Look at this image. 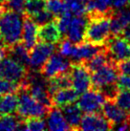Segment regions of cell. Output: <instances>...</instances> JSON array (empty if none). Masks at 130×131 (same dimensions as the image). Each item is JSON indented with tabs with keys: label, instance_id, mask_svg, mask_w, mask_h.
Instances as JSON below:
<instances>
[{
	"label": "cell",
	"instance_id": "obj_1",
	"mask_svg": "<svg viewBox=\"0 0 130 131\" xmlns=\"http://www.w3.org/2000/svg\"><path fill=\"white\" fill-rule=\"evenodd\" d=\"M5 5L0 8V37L7 47L21 41L23 17Z\"/></svg>",
	"mask_w": 130,
	"mask_h": 131
},
{
	"label": "cell",
	"instance_id": "obj_2",
	"mask_svg": "<svg viewBox=\"0 0 130 131\" xmlns=\"http://www.w3.org/2000/svg\"><path fill=\"white\" fill-rule=\"evenodd\" d=\"M84 41L89 43L104 46L106 41L111 36L110 32V18L111 16H93L88 17Z\"/></svg>",
	"mask_w": 130,
	"mask_h": 131
},
{
	"label": "cell",
	"instance_id": "obj_3",
	"mask_svg": "<svg viewBox=\"0 0 130 131\" xmlns=\"http://www.w3.org/2000/svg\"><path fill=\"white\" fill-rule=\"evenodd\" d=\"M18 95V107L17 115L21 118H30V117H39L43 118L47 115L51 108L37 102L36 99L30 94L28 90L23 89L20 86Z\"/></svg>",
	"mask_w": 130,
	"mask_h": 131
},
{
	"label": "cell",
	"instance_id": "obj_4",
	"mask_svg": "<svg viewBox=\"0 0 130 131\" xmlns=\"http://www.w3.org/2000/svg\"><path fill=\"white\" fill-rule=\"evenodd\" d=\"M69 74L72 80V87L79 94H82L92 87L91 73L82 61H74L69 68Z\"/></svg>",
	"mask_w": 130,
	"mask_h": 131
},
{
	"label": "cell",
	"instance_id": "obj_5",
	"mask_svg": "<svg viewBox=\"0 0 130 131\" xmlns=\"http://www.w3.org/2000/svg\"><path fill=\"white\" fill-rule=\"evenodd\" d=\"M104 46L113 63L118 64L130 58V45L122 36L111 35Z\"/></svg>",
	"mask_w": 130,
	"mask_h": 131
},
{
	"label": "cell",
	"instance_id": "obj_6",
	"mask_svg": "<svg viewBox=\"0 0 130 131\" xmlns=\"http://www.w3.org/2000/svg\"><path fill=\"white\" fill-rule=\"evenodd\" d=\"M28 69L8 57L0 60V79L15 82H22L26 79Z\"/></svg>",
	"mask_w": 130,
	"mask_h": 131
},
{
	"label": "cell",
	"instance_id": "obj_7",
	"mask_svg": "<svg viewBox=\"0 0 130 131\" xmlns=\"http://www.w3.org/2000/svg\"><path fill=\"white\" fill-rule=\"evenodd\" d=\"M56 51V46L53 43L38 41L30 51L29 68L32 71H38L47 61V59Z\"/></svg>",
	"mask_w": 130,
	"mask_h": 131
},
{
	"label": "cell",
	"instance_id": "obj_8",
	"mask_svg": "<svg viewBox=\"0 0 130 131\" xmlns=\"http://www.w3.org/2000/svg\"><path fill=\"white\" fill-rule=\"evenodd\" d=\"M120 71L118 69V65L116 63H109L103 66L102 68L91 74V81L92 88L101 89L103 86L109 84L117 83V80L119 78Z\"/></svg>",
	"mask_w": 130,
	"mask_h": 131
},
{
	"label": "cell",
	"instance_id": "obj_9",
	"mask_svg": "<svg viewBox=\"0 0 130 131\" xmlns=\"http://www.w3.org/2000/svg\"><path fill=\"white\" fill-rule=\"evenodd\" d=\"M104 96L98 89L91 87L89 90L82 93L81 97L79 100L78 104L82 112L95 113L101 112L102 106L105 102Z\"/></svg>",
	"mask_w": 130,
	"mask_h": 131
},
{
	"label": "cell",
	"instance_id": "obj_10",
	"mask_svg": "<svg viewBox=\"0 0 130 131\" xmlns=\"http://www.w3.org/2000/svg\"><path fill=\"white\" fill-rule=\"evenodd\" d=\"M71 62L61 54H53L41 67L39 72L46 79H50L63 72H67L70 68Z\"/></svg>",
	"mask_w": 130,
	"mask_h": 131
},
{
	"label": "cell",
	"instance_id": "obj_11",
	"mask_svg": "<svg viewBox=\"0 0 130 131\" xmlns=\"http://www.w3.org/2000/svg\"><path fill=\"white\" fill-rule=\"evenodd\" d=\"M111 129H113V125L101 112L86 113L80 121V130L106 131Z\"/></svg>",
	"mask_w": 130,
	"mask_h": 131
},
{
	"label": "cell",
	"instance_id": "obj_12",
	"mask_svg": "<svg viewBox=\"0 0 130 131\" xmlns=\"http://www.w3.org/2000/svg\"><path fill=\"white\" fill-rule=\"evenodd\" d=\"M102 114L113 126L130 120V112L122 109L114 101H105L102 106Z\"/></svg>",
	"mask_w": 130,
	"mask_h": 131
},
{
	"label": "cell",
	"instance_id": "obj_13",
	"mask_svg": "<svg viewBox=\"0 0 130 131\" xmlns=\"http://www.w3.org/2000/svg\"><path fill=\"white\" fill-rule=\"evenodd\" d=\"M88 21H89L88 16H85L83 15H77L76 17H73L68 32L66 34L67 38H69L74 44L83 42Z\"/></svg>",
	"mask_w": 130,
	"mask_h": 131
},
{
	"label": "cell",
	"instance_id": "obj_14",
	"mask_svg": "<svg viewBox=\"0 0 130 131\" xmlns=\"http://www.w3.org/2000/svg\"><path fill=\"white\" fill-rule=\"evenodd\" d=\"M37 38H38V41H43V42L53 44L59 43L61 41L62 34L58 29L56 19L38 27Z\"/></svg>",
	"mask_w": 130,
	"mask_h": 131
},
{
	"label": "cell",
	"instance_id": "obj_15",
	"mask_svg": "<svg viewBox=\"0 0 130 131\" xmlns=\"http://www.w3.org/2000/svg\"><path fill=\"white\" fill-rule=\"evenodd\" d=\"M130 24V9L123 8L114 11L110 18V32L112 36H121L123 29Z\"/></svg>",
	"mask_w": 130,
	"mask_h": 131
},
{
	"label": "cell",
	"instance_id": "obj_16",
	"mask_svg": "<svg viewBox=\"0 0 130 131\" xmlns=\"http://www.w3.org/2000/svg\"><path fill=\"white\" fill-rule=\"evenodd\" d=\"M37 30H38V27L36 22L30 16L23 14V31H22L21 41L29 51L32 50L38 41Z\"/></svg>",
	"mask_w": 130,
	"mask_h": 131
},
{
	"label": "cell",
	"instance_id": "obj_17",
	"mask_svg": "<svg viewBox=\"0 0 130 131\" xmlns=\"http://www.w3.org/2000/svg\"><path fill=\"white\" fill-rule=\"evenodd\" d=\"M103 48L104 46L95 45V44L83 41L81 43L75 44L71 58L75 61H83V60H86L88 58H92L93 56L101 51Z\"/></svg>",
	"mask_w": 130,
	"mask_h": 131
},
{
	"label": "cell",
	"instance_id": "obj_18",
	"mask_svg": "<svg viewBox=\"0 0 130 131\" xmlns=\"http://www.w3.org/2000/svg\"><path fill=\"white\" fill-rule=\"evenodd\" d=\"M47 119H46V124L47 128L52 131H64V130H71L69 124L65 120L63 113L61 109L53 106L49 112L47 113Z\"/></svg>",
	"mask_w": 130,
	"mask_h": 131
},
{
	"label": "cell",
	"instance_id": "obj_19",
	"mask_svg": "<svg viewBox=\"0 0 130 131\" xmlns=\"http://www.w3.org/2000/svg\"><path fill=\"white\" fill-rule=\"evenodd\" d=\"M110 0H87L86 12L88 17L93 16H111L114 13Z\"/></svg>",
	"mask_w": 130,
	"mask_h": 131
},
{
	"label": "cell",
	"instance_id": "obj_20",
	"mask_svg": "<svg viewBox=\"0 0 130 131\" xmlns=\"http://www.w3.org/2000/svg\"><path fill=\"white\" fill-rule=\"evenodd\" d=\"M79 93L72 87L59 89L52 96L53 105L58 108H62L66 105L76 102L79 99Z\"/></svg>",
	"mask_w": 130,
	"mask_h": 131
},
{
	"label": "cell",
	"instance_id": "obj_21",
	"mask_svg": "<svg viewBox=\"0 0 130 131\" xmlns=\"http://www.w3.org/2000/svg\"><path fill=\"white\" fill-rule=\"evenodd\" d=\"M7 56L15 59L26 68H29L30 64V51L26 48L22 41L7 47Z\"/></svg>",
	"mask_w": 130,
	"mask_h": 131
},
{
	"label": "cell",
	"instance_id": "obj_22",
	"mask_svg": "<svg viewBox=\"0 0 130 131\" xmlns=\"http://www.w3.org/2000/svg\"><path fill=\"white\" fill-rule=\"evenodd\" d=\"M63 113L65 120L70 126L71 130H80V121L82 118V111L80 108L79 104H75V102L72 104L66 105L60 108Z\"/></svg>",
	"mask_w": 130,
	"mask_h": 131
},
{
	"label": "cell",
	"instance_id": "obj_23",
	"mask_svg": "<svg viewBox=\"0 0 130 131\" xmlns=\"http://www.w3.org/2000/svg\"><path fill=\"white\" fill-rule=\"evenodd\" d=\"M82 63L86 66V68L92 74L98 71L99 69L102 68L103 66L107 65L109 63H112V61L109 58L107 51H106V48L104 46V48L101 51H100L98 54L93 56L92 58H88L86 60H83Z\"/></svg>",
	"mask_w": 130,
	"mask_h": 131
},
{
	"label": "cell",
	"instance_id": "obj_24",
	"mask_svg": "<svg viewBox=\"0 0 130 131\" xmlns=\"http://www.w3.org/2000/svg\"><path fill=\"white\" fill-rule=\"evenodd\" d=\"M67 87H72V80L69 74V70L67 72H63L48 79V91L51 96H53L59 89Z\"/></svg>",
	"mask_w": 130,
	"mask_h": 131
},
{
	"label": "cell",
	"instance_id": "obj_25",
	"mask_svg": "<svg viewBox=\"0 0 130 131\" xmlns=\"http://www.w3.org/2000/svg\"><path fill=\"white\" fill-rule=\"evenodd\" d=\"M18 107V95L17 93L4 95L3 98L0 99V114L7 115L13 114L17 111Z\"/></svg>",
	"mask_w": 130,
	"mask_h": 131
},
{
	"label": "cell",
	"instance_id": "obj_26",
	"mask_svg": "<svg viewBox=\"0 0 130 131\" xmlns=\"http://www.w3.org/2000/svg\"><path fill=\"white\" fill-rule=\"evenodd\" d=\"M22 118L20 116H14L12 114H0V130H17V127Z\"/></svg>",
	"mask_w": 130,
	"mask_h": 131
},
{
	"label": "cell",
	"instance_id": "obj_27",
	"mask_svg": "<svg viewBox=\"0 0 130 131\" xmlns=\"http://www.w3.org/2000/svg\"><path fill=\"white\" fill-rule=\"evenodd\" d=\"M44 9H46V2L44 0H26L23 14L28 16H32Z\"/></svg>",
	"mask_w": 130,
	"mask_h": 131
},
{
	"label": "cell",
	"instance_id": "obj_28",
	"mask_svg": "<svg viewBox=\"0 0 130 131\" xmlns=\"http://www.w3.org/2000/svg\"><path fill=\"white\" fill-rule=\"evenodd\" d=\"M46 9L56 18L67 12V7L64 0H47Z\"/></svg>",
	"mask_w": 130,
	"mask_h": 131
},
{
	"label": "cell",
	"instance_id": "obj_29",
	"mask_svg": "<svg viewBox=\"0 0 130 131\" xmlns=\"http://www.w3.org/2000/svg\"><path fill=\"white\" fill-rule=\"evenodd\" d=\"M67 11L75 15H82L86 13V2L82 0H64Z\"/></svg>",
	"mask_w": 130,
	"mask_h": 131
},
{
	"label": "cell",
	"instance_id": "obj_30",
	"mask_svg": "<svg viewBox=\"0 0 130 131\" xmlns=\"http://www.w3.org/2000/svg\"><path fill=\"white\" fill-rule=\"evenodd\" d=\"M26 130L31 131H42L47 128L46 122L39 117H30L26 118L25 120Z\"/></svg>",
	"mask_w": 130,
	"mask_h": 131
},
{
	"label": "cell",
	"instance_id": "obj_31",
	"mask_svg": "<svg viewBox=\"0 0 130 131\" xmlns=\"http://www.w3.org/2000/svg\"><path fill=\"white\" fill-rule=\"evenodd\" d=\"M20 82L0 79V95H7L11 93H17L20 89Z\"/></svg>",
	"mask_w": 130,
	"mask_h": 131
},
{
	"label": "cell",
	"instance_id": "obj_32",
	"mask_svg": "<svg viewBox=\"0 0 130 131\" xmlns=\"http://www.w3.org/2000/svg\"><path fill=\"white\" fill-rule=\"evenodd\" d=\"M72 13L71 12H65L63 15H61L60 16H58L56 18V21H57V24L58 26V29L61 32L62 35H66L67 32L69 30V27H70V24L72 22L73 16H72Z\"/></svg>",
	"mask_w": 130,
	"mask_h": 131
},
{
	"label": "cell",
	"instance_id": "obj_33",
	"mask_svg": "<svg viewBox=\"0 0 130 131\" xmlns=\"http://www.w3.org/2000/svg\"><path fill=\"white\" fill-rule=\"evenodd\" d=\"M114 102L122 108L127 112H130V91L120 90Z\"/></svg>",
	"mask_w": 130,
	"mask_h": 131
},
{
	"label": "cell",
	"instance_id": "obj_34",
	"mask_svg": "<svg viewBox=\"0 0 130 131\" xmlns=\"http://www.w3.org/2000/svg\"><path fill=\"white\" fill-rule=\"evenodd\" d=\"M30 17L36 22L37 25H39V26L43 25V24H46L48 22H50V21H52V20L56 19V17L51 14L50 12L48 11L47 9H44V10H42L41 12L37 13L36 15H32V16H30Z\"/></svg>",
	"mask_w": 130,
	"mask_h": 131
},
{
	"label": "cell",
	"instance_id": "obj_35",
	"mask_svg": "<svg viewBox=\"0 0 130 131\" xmlns=\"http://www.w3.org/2000/svg\"><path fill=\"white\" fill-rule=\"evenodd\" d=\"M74 46H75V44L69 38L61 39V42H59V47H58L59 54H61L65 58H71L73 50H74Z\"/></svg>",
	"mask_w": 130,
	"mask_h": 131
},
{
	"label": "cell",
	"instance_id": "obj_36",
	"mask_svg": "<svg viewBox=\"0 0 130 131\" xmlns=\"http://www.w3.org/2000/svg\"><path fill=\"white\" fill-rule=\"evenodd\" d=\"M25 1L26 0H6L5 1V6L8 9H11L13 11L23 15Z\"/></svg>",
	"mask_w": 130,
	"mask_h": 131
},
{
	"label": "cell",
	"instance_id": "obj_37",
	"mask_svg": "<svg viewBox=\"0 0 130 131\" xmlns=\"http://www.w3.org/2000/svg\"><path fill=\"white\" fill-rule=\"evenodd\" d=\"M117 86L119 90L130 91V76L125 74H120L117 80Z\"/></svg>",
	"mask_w": 130,
	"mask_h": 131
},
{
	"label": "cell",
	"instance_id": "obj_38",
	"mask_svg": "<svg viewBox=\"0 0 130 131\" xmlns=\"http://www.w3.org/2000/svg\"><path fill=\"white\" fill-rule=\"evenodd\" d=\"M117 65H118V69H119L120 73L130 76V58L124 60V61L120 62Z\"/></svg>",
	"mask_w": 130,
	"mask_h": 131
},
{
	"label": "cell",
	"instance_id": "obj_39",
	"mask_svg": "<svg viewBox=\"0 0 130 131\" xmlns=\"http://www.w3.org/2000/svg\"><path fill=\"white\" fill-rule=\"evenodd\" d=\"M111 6L114 10H120L128 6L129 4V0H110Z\"/></svg>",
	"mask_w": 130,
	"mask_h": 131
},
{
	"label": "cell",
	"instance_id": "obj_40",
	"mask_svg": "<svg viewBox=\"0 0 130 131\" xmlns=\"http://www.w3.org/2000/svg\"><path fill=\"white\" fill-rule=\"evenodd\" d=\"M113 129H116L118 131H125L130 129L129 126V122H123V123H120V124H116L113 126Z\"/></svg>",
	"mask_w": 130,
	"mask_h": 131
},
{
	"label": "cell",
	"instance_id": "obj_41",
	"mask_svg": "<svg viewBox=\"0 0 130 131\" xmlns=\"http://www.w3.org/2000/svg\"><path fill=\"white\" fill-rule=\"evenodd\" d=\"M121 36H122V37L124 38V40L130 45V24L123 29V31L122 32V34H121Z\"/></svg>",
	"mask_w": 130,
	"mask_h": 131
},
{
	"label": "cell",
	"instance_id": "obj_42",
	"mask_svg": "<svg viewBox=\"0 0 130 131\" xmlns=\"http://www.w3.org/2000/svg\"><path fill=\"white\" fill-rule=\"evenodd\" d=\"M7 56V47L6 46H0V60Z\"/></svg>",
	"mask_w": 130,
	"mask_h": 131
},
{
	"label": "cell",
	"instance_id": "obj_43",
	"mask_svg": "<svg viewBox=\"0 0 130 131\" xmlns=\"http://www.w3.org/2000/svg\"><path fill=\"white\" fill-rule=\"evenodd\" d=\"M129 126H130V120H129Z\"/></svg>",
	"mask_w": 130,
	"mask_h": 131
},
{
	"label": "cell",
	"instance_id": "obj_44",
	"mask_svg": "<svg viewBox=\"0 0 130 131\" xmlns=\"http://www.w3.org/2000/svg\"><path fill=\"white\" fill-rule=\"evenodd\" d=\"M44 1H47V0H44Z\"/></svg>",
	"mask_w": 130,
	"mask_h": 131
},
{
	"label": "cell",
	"instance_id": "obj_45",
	"mask_svg": "<svg viewBox=\"0 0 130 131\" xmlns=\"http://www.w3.org/2000/svg\"><path fill=\"white\" fill-rule=\"evenodd\" d=\"M129 4H130V0H129Z\"/></svg>",
	"mask_w": 130,
	"mask_h": 131
},
{
	"label": "cell",
	"instance_id": "obj_46",
	"mask_svg": "<svg viewBox=\"0 0 130 131\" xmlns=\"http://www.w3.org/2000/svg\"><path fill=\"white\" fill-rule=\"evenodd\" d=\"M0 99H1V98H0Z\"/></svg>",
	"mask_w": 130,
	"mask_h": 131
}]
</instances>
